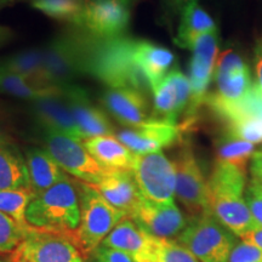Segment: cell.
<instances>
[{
	"instance_id": "1",
	"label": "cell",
	"mask_w": 262,
	"mask_h": 262,
	"mask_svg": "<svg viewBox=\"0 0 262 262\" xmlns=\"http://www.w3.org/2000/svg\"><path fill=\"white\" fill-rule=\"evenodd\" d=\"M89 38L86 74L94 75L112 89L127 88L145 95L152 93L148 79L135 60L136 39L122 37L97 40Z\"/></svg>"
},
{
	"instance_id": "2",
	"label": "cell",
	"mask_w": 262,
	"mask_h": 262,
	"mask_svg": "<svg viewBox=\"0 0 262 262\" xmlns=\"http://www.w3.org/2000/svg\"><path fill=\"white\" fill-rule=\"evenodd\" d=\"M245 170L226 163H215L208 180L211 214L237 237L258 227L245 201Z\"/></svg>"
},
{
	"instance_id": "3",
	"label": "cell",
	"mask_w": 262,
	"mask_h": 262,
	"mask_svg": "<svg viewBox=\"0 0 262 262\" xmlns=\"http://www.w3.org/2000/svg\"><path fill=\"white\" fill-rule=\"evenodd\" d=\"M26 221L33 227L48 231L77 229L80 224V203L74 183L66 178L35 194L26 211Z\"/></svg>"
},
{
	"instance_id": "4",
	"label": "cell",
	"mask_w": 262,
	"mask_h": 262,
	"mask_svg": "<svg viewBox=\"0 0 262 262\" xmlns=\"http://www.w3.org/2000/svg\"><path fill=\"white\" fill-rule=\"evenodd\" d=\"M178 243L201 262H228L237 235L225 227L211 212L189 219Z\"/></svg>"
},
{
	"instance_id": "5",
	"label": "cell",
	"mask_w": 262,
	"mask_h": 262,
	"mask_svg": "<svg viewBox=\"0 0 262 262\" xmlns=\"http://www.w3.org/2000/svg\"><path fill=\"white\" fill-rule=\"evenodd\" d=\"M89 40L86 34H66L41 49L44 80L49 86L64 88L80 74H86Z\"/></svg>"
},
{
	"instance_id": "6",
	"label": "cell",
	"mask_w": 262,
	"mask_h": 262,
	"mask_svg": "<svg viewBox=\"0 0 262 262\" xmlns=\"http://www.w3.org/2000/svg\"><path fill=\"white\" fill-rule=\"evenodd\" d=\"M78 194L80 224L77 228V239L84 251L91 253L127 215L111 205L90 183L81 182Z\"/></svg>"
},
{
	"instance_id": "7",
	"label": "cell",
	"mask_w": 262,
	"mask_h": 262,
	"mask_svg": "<svg viewBox=\"0 0 262 262\" xmlns=\"http://www.w3.org/2000/svg\"><path fill=\"white\" fill-rule=\"evenodd\" d=\"M192 58L189 63V96L188 106L185 111V123L194 127L198 114L215 73L216 58L219 54V32L206 33L196 39L192 47Z\"/></svg>"
},
{
	"instance_id": "8",
	"label": "cell",
	"mask_w": 262,
	"mask_h": 262,
	"mask_svg": "<svg viewBox=\"0 0 262 262\" xmlns=\"http://www.w3.org/2000/svg\"><path fill=\"white\" fill-rule=\"evenodd\" d=\"M176 183L175 195L191 217L208 214L210 211L208 196V181L191 146L182 141L173 162Z\"/></svg>"
},
{
	"instance_id": "9",
	"label": "cell",
	"mask_w": 262,
	"mask_h": 262,
	"mask_svg": "<svg viewBox=\"0 0 262 262\" xmlns=\"http://www.w3.org/2000/svg\"><path fill=\"white\" fill-rule=\"evenodd\" d=\"M131 172L143 199L157 204L173 203L175 168L162 150L148 155H136Z\"/></svg>"
},
{
	"instance_id": "10",
	"label": "cell",
	"mask_w": 262,
	"mask_h": 262,
	"mask_svg": "<svg viewBox=\"0 0 262 262\" xmlns=\"http://www.w3.org/2000/svg\"><path fill=\"white\" fill-rule=\"evenodd\" d=\"M44 146L63 171L83 182L96 186L107 171L89 155L83 141L74 137L45 130Z\"/></svg>"
},
{
	"instance_id": "11",
	"label": "cell",
	"mask_w": 262,
	"mask_h": 262,
	"mask_svg": "<svg viewBox=\"0 0 262 262\" xmlns=\"http://www.w3.org/2000/svg\"><path fill=\"white\" fill-rule=\"evenodd\" d=\"M130 22V4L124 0L85 4L74 26L97 40L122 38Z\"/></svg>"
},
{
	"instance_id": "12",
	"label": "cell",
	"mask_w": 262,
	"mask_h": 262,
	"mask_svg": "<svg viewBox=\"0 0 262 262\" xmlns=\"http://www.w3.org/2000/svg\"><path fill=\"white\" fill-rule=\"evenodd\" d=\"M216 93L206 98L222 104L241 102L253 88L250 68L238 52L227 49L219 56L215 68Z\"/></svg>"
},
{
	"instance_id": "13",
	"label": "cell",
	"mask_w": 262,
	"mask_h": 262,
	"mask_svg": "<svg viewBox=\"0 0 262 262\" xmlns=\"http://www.w3.org/2000/svg\"><path fill=\"white\" fill-rule=\"evenodd\" d=\"M15 257L25 262H84L80 251L67 238L31 227L18 245Z\"/></svg>"
},
{
	"instance_id": "14",
	"label": "cell",
	"mask_w": 262,
	"mask_h": 262,
	"mask_svg": "<svg viewBox=\"0 0 262 262\" xmlns=\"http://www.w3.org/2000/svg\"><path fill=\"white\" fill-rule=\"evenodd\" d=\"M117 139L134 155H148L182 142L183 133L180 124L149 119L136 127L119 131Z\"/></svg>"
},
{
	"instance_id": "15",
	"label": "cell",
	"mask_w": 262,
	"mask_h": 262,
	"mask_svg": "<svg viewBox=\"0 0 262 262\" xmlns=\"http://www.w3.org/2000/svg\"><path fill=\"white\" fill-rule=\"evenodd\" d=\"M127 217L142 231L158 239L179 237L188 224V220L175 203L157 204L143 198Z\"/></svg>"
},
{
	"instance_id": "16",
	"label": "cell",
	"mask_w": 262,
	"mask_h": 262,
	"mask_svg": "<svg viewBox=\"0 0 262 262\" xmlns=\"http://www.w3.org/2000/svg\"><path fill=\"white\" fill-rule=\"evenodd\" d=\"M153 110L150 119L178 124L191 96L189 80L179 68H173L152 91Z\"/></svg>"
},
{
	"instance_id": "17",
	"label": "cell",
	"mask_w": 262,
	"mask_h": 262,
	"mask_svg": "<svg viewBox=\"0 0 262 262\" xmlns=\"http://www.w3.org/2000/svg\"><path fill=\"white\" fill-rule=\"evenodd\" d=\"M62 94L79 127L83 140L113 134V126L100 108L91 102L86 90L75 84L62 88Z\"/></svg>"
},
{
	"instance_id": "18",
	"label": "cell",
	"mask_w": 262,
	"mask_h": 262,
	"mask_svg": "<svg viewBox=\"0 0 262 262\" xmlns=\"http://www.w3.org/2000/svg\"><path fill=\"white\" fill-rule=\"evenodd\" d=\"M159 239L142 231L130 217L123 219L101 245L129 255L134 262H155Z\"/></svg>"
},
{
	"instance_id": "19",
	"label": "cell",
	"mask_w": 262,
	"mask_h": 262,
	"mask_svg": "<svg viewBox=\"0 0 262 262\" xmlns=\"http://www.w3.org/2000/svg\"><path fill=\"white\" fill-rule=\"evenodd\" d=\"M107 111L123 125L136 127L150 119L149 104L146 95L127 88H110L102 96Z\"/></svg>"
},
{
	"instance_id": "20",
	"label": "cell",
	"mask_w": 262,
	"mask_h": 262,
	"mask_svg": "<svg viewBox=\"0 0 262 262\" xmlns=\"http://www.w3.org/2000/svg\"><path fill=\"white\" fill-rule=\"evenodd\" d=\"M33 111L44 130L61 133L83 141L79 127L62 94V88L33 101Z\"/></svg>"
},
{
	"instance_id": "21",
	"label": "cell",
	"mask_w": 262,
	"mask_h": 262,
	"mask_svg": "<svg viewBox=\"0 0 262 262\" xmlns=\"http://www.w3.org/2000/svg\"><path fill=\"white\" fill-rule=\"evenodd\" d=\"M95 187L111 205L127 216L142 199L133 172L125 170H107Z\"/></svg>"
},
{
	"instance_id": "22",
	"label": "cell",
	"mask_w": 262,
	"mask_h": 262,
	"mask_svg": "<svg viewBox=\"0 0 262 262\" xmlns=\"http://www.w3.org/2000/svg\"><path fill=\"white\" fill-rule=\"evenodd\" d=\"M89 155L106 170H133L135 156L112 135L96 136L83 140Z\"/></svg>"
},
{
	"instance_id": "23",
	"label": "cell",
	"mask_w": 262,
	"mask_h": 262,
	"mask_svg": "<svg viewBox=\"0 0 262 262\" xmlns=\"http://www.w3.org/2000/svg\"><path fill=\"white\" fill-rule=\"evenodd\" d=\"M26 164L31 188L34 194L47 191L57 182L68 178L47 150L40 148H31L26 152Z\"/></svg>"
},
{
	"instance_id": "24",
	"label": "cell",
	"mask_w": 262,
	"mask_h": 262,
	"mask_svg": "<svg viewBox=\"0 0 262 262\" xmlns=\"http://www.w3.org/2000/svg\"><path fill=\"white\" fill-rule=\"evenodd\" d=\"M135 60L148 79L152 91L171 71L173 54L166 48L147 40H137Z\"/></svg>"
},
{
	"instance_id": "25",
	"label": "cell",
	"mask_w": 262,
	"mask_h": 262,
	"mask_svg": "<svg viewBox=\"0 0 262 262\" xmlns=\"http://www.w3.org/2000/svg\"><path fill=\"white\" fill-rule=\"evenodd\" d=\"M4 189H32L26 159L9 139L0 141V191Z\"/></svg>"
},
{
	"instance_id": "26",
	"label": "cell",
	"mask_w": 262,
	"mask_h": 262,
	"mask_svg": "<svg viewBox=\"0 0 262 262\" xmlns=\"http://www.w3.org/2000/svg\"><path fill=\"white\" fill-rule=\"evenodd\" d=\"M178 37L175 42L180 48L192 49L196 39L206 33L217 32V27L211 16L199 5L198 0H193L182 10Z\"/></svg>"
},
{
	"instance_id": "27",
	"label": "cell",
	"mask_w": 262,
	"mask_h": 262,
	"mask_svg": "<svg viewBox=\"0 0 262 262\" xmlns=\"http://www.w3.org/2000/svg\"><path fill=\"white\" fill-rule=\"evenodd\" d=\"M0 70L19 74L40 86H49L44 80L41 49H27L0 61Z\"/></svg>"
},
{
	"instance_id": "28",
	"label": "cell",
	"mask_w": 262,
	"mask_h": 262,
	"mask_svg": "<svg viewBox=\"0 0 262 262\" xmlns=\"http://www.w3.org/2000/svg\"><path fill=\"white\" fill-rule=\"evenodd\" d=\"M255 153L254 143L225 133L216 142V162L226 163L245 170Z\"/></svg>"
},
{
	"instance_id": "29",
	"label": "cell",
	"mask_w": 262,
	"mask_h": 262,
	"mask_svg": "<svg viewBox=\"0 0 262 262\" xmlns=\"http://www.w3.org/2000/svg\"><path fill=\"white\" fill-rule=\"evenodd\" d=\"M57 89L60 88L40 86L22 75L0 70V93L25 98V100L35 101L49 94H52Z\"/></svg>"
},
{
	"instance_id": "30",
	"label": "cell",
	"mask_w": 262,
	"mask_h": 262,
	"mask_svg": "<svg viewBox=\"0 0 262 262\" xmlns=\"http://www.w3.org/2000/svg\"><path fill=\"white\" fill-rule=\"evenodd\" d=\"M32 189H4L0 191V211L17 222L24 228L29 225L26 221V211L34 196Z\"/></svg>"
},
{
	"instance_id": "31",
	"label": "cell",
	"mask_w": 262,
	"mask_h": 262,
	"mask_svg": "<svg viewBox=\"0 0 262 262\" xmlns=\"http://www.w3.org/2000/svg\"><path fill=\"white\" fill-rule=\"evenodd\" d=\"M32 5L52 18L73 25L85 4L83 0H32Z\"/></svg>"
},
{
	"instance_id": "32",
	"label": "cell",
	"mask_w": 262,
	"mask_h": 262,
	"mask_svg": "<svg viewBox=\"0 0 262 262\" xmlns=\"http://www.w3.org/2000/svg\"><path fill=\"white\" fill-rule=\"evenodd\" d=\"M28 228L21 227L14 219L0 211V254L10 253L17 248Z\"/></svg>"
},
{
	"instance_id": "33",
	"label": "cell",
	"mask_w": 262,
	"mask_h": 262,
	"mask_svg": "<svg viewBox=\"0 0 262 262\" xmlns=\"http://www.w3.org/2000/svg\"><path fill=\"white\" fill-rule=\"evenodd\" d=\"M155 262H201L172 239H159Z\"/></svg>"
},
{
	"instance_id": "34",
	"label": "cell",
	"mask_w": 262,
	"mask_h": 262,
	"mask_svg": "<svg viewBox=\"0 0 262 262\" xmlns=\"http://www.w3.org/2000/svg\"><path fill=\"white\" fill-rule=\"evenodd\" d=\"M245 201L250 209L255 222L262 227V185L254 180L249 182L245 188Z\"/></svg>"
},
{
	"instance_id": "35",
	"label": "cell",
	"mask_w": 262,
	"mask_h": 262,
	"mask_svg": "<svg viewBox=\"0 0 262 262\" xmlns=\"http://www.w3.org/2000/svg\"><path fill=\"white\" fill-rule=\"evenodd\" d=\"M228 262H262V250L242 241L234 247Z\"/></svg>"
},
{
	"instance_id": "36",
	"label": "cell",
	"mask_w": 262,
	"mask_h": 262,
	"mask_svg": "<svg viewBox=\"0 0 262 262\" xmlns=\"http://www.w3.org/2000/svg\"><path fill=\"white\" fill-rule=\"evenodd\" d=\"M91 253H93L91 262H134L127 254L103 245H98Z\"/></svg>"
},
{
	"instance_id": "37",
	"label": "cell",
	"mask_w": 262,
	"mask_h": 262,
	"mask_svg": "<svg viewBox=\"0 0 262 262\" xmlns=\"http://www.w3.org/2000/svg\"><path fill=\"white\" fill-rule=\"evenodd\" d=\"M242 241L262 250V227H256L255 229L249 231L248 233H245L242 237Z\"/></svg>"
},
{
	"instance_id": "38",
	"label": "cell",
	"mask_w": 262,
	"mask_h": 262,
	"mask_svg": "<svg viewBox=\"0 0 262 262\" xmlns=\"http://www.w3.org/2000/svg\"><path fill=\"white\" fill-rule=\"evenodd\" d=\"M191 2H193V0H164V4L172 14H181L182 10Z\"/></svg>"
},
{
	"instance_id": "39",
	"label": "cell",
	"mask_w": 262,
	"mask_h": 262,
	"mask_svg": "<svg viewBox=\"0 0 262 262\" xmlns=\"http://www.w3.org/2000/svg\"><path fill=\"white\" fill-rule=\"evenodd\" d=\"M255 72H256V81L255 85L262 95V45L257 48L256 51V64H255Z\"/></svg>"
},
{
	"instance_id": "40",
	"label": "cell",
	"mask_w": 262,
	"mask_h": 262,
	"mask_svg": "<svg viewBox=\"0 0 262 262\" xmlns=\"http://www.w3.org/2000/svg\"><path fill=\"white\" fill-rule=\"evenodd\" d=\"M84 4H94V3H101L106 2V0H83Z\"/></svg>"
},
{
	"instance_id": "41",
	"label": "cell",
	"mask_w": 262,
	"mask_h": 262,
	"mask_svg": "<svg viewBox=\"0 0 262 262\" xmlns=\"http://www.w3.org/2000/svg\"><path fill=\"white\" fill-rule=\"evenodd\" d=\"M0 262H14V257H2L0 256Z\"/></svg>"
},
{
	"instance_id": "42",
	"label": "cell",
	"mask_w": 262,
	"mask_h": 262,
	"mask_svg": "<svg viewBox=\"0 0 262 262\" xmlns=\"http://www.w3.org/2000/svg\"><path fill=\"white\" fill-rule=\"evenodd\" d=\"M5 139H8V136H5L4 134L0 133V141H3V140H5Z\"/></svg>"
},
{
	"instance_id": "43",
	"label": "cell",
	"mask_w": 262,
	"mask_h": 262,
	"mask_svg": "<svg viewBox=\"0 0 262 262\" xmlns=\"http://www.w3.org/2000/svg\"><path fill=\"white\" fill-rule=\"evenodd\" d=\"M14 262H25V261H22V260H19V258H16L15 256H14Z\"/></svg>"
},
{
	"instance_id": "44",
	"label": "cell",
	"mask_w": 262,
	"mask_h": 262,
	"mask_svg": "<svg viewBox=\"0 0 262 262\" xmlns=\"http://www.w3.org/2000/svg\"><path fill=\"white\" fill-rule=\"evenodd\" d=\"M124 2H126V3H127V4H130V5H131V3H133V2H134V0H124Z\"/></svg>"
},
{
	"instance_id": "45",
	"label": "cell",
	"mask_w": 262,
	"mask_h": 262,
	"mask_svg": "<svg viewBox=\"0 0 262 262\" xmlns=\"http://www.w3.org/2000/svg\"><path fill=\"white\" fill-rule=\"evenodd\" d=\"M261 45H262V42H261Z\"/></svg>"
}]
</instances>
